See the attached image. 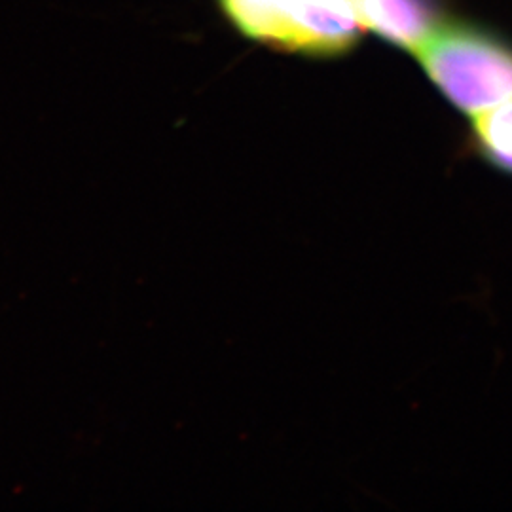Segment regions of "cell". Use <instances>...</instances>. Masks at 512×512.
<instances>
[{"label": "cell", "instance_id": "cell-4", "mask_svg": "<svg viewBox=\"0 0 512 512\" xmlns=\"http://www.w3.org/2000/svg\"><path fill=\"white\" fill-rule=\"evenodd\" d=\"M471 137L486 164L512 177V99L473 118Z\"/></svg>", "mask_w": 512, "mask_h": 512}, {"label": "cell", "instance_id": "cell-2", "mask_svg": "<svg viewBox=\"0 0 512 512\" xmlns=\"http://www.w3.org/2000/svg\"><path fill=\"white\" fill-rule=\"evenodd\" d=\"M243 37L308 57L348 54L361 37L351 0H220Z\"/></svg>", "mask_w": 512, "mask_h": 512}, {"label": "cell", "instance_id": "cell-1", "mask_svg": "<svg viewBox=\"0 0 512 512\" xmlns=\"http://www.w3.org/2000/svg\"><path fill=\"white\" fill-rule=\"evenodd\" d=\"M414 54L439 92L471 118L512 99V48L486 31L435 27Z\"/></svg>", "mask_w": 512, "mask_h": 512}, {"label": "cell", "instance_id": "cell-3", "mask_svg": "<svg viewBox=\"0 0 512 512\" xmlns=\"http://www.w3.org/2000/svg\"><path fill=\"white\" fill-rule=\"evenodd\" d=\"M351 4L363 27L412 52L437 21L433 0H351Z\"/></svg>", "mask_w": 512, "mask_h": 512}]
</instances>
